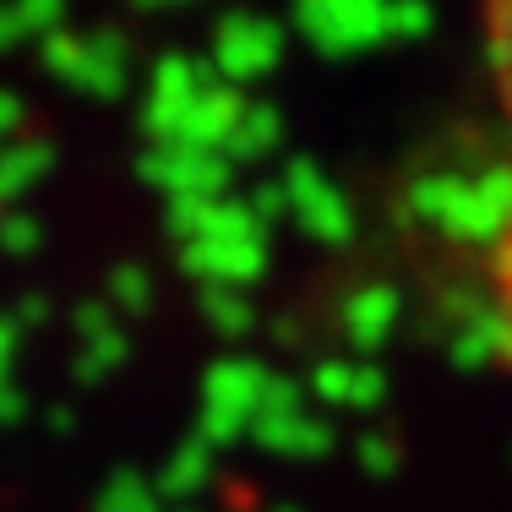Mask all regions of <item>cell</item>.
Masks as SVG:
<instances>
[{"label":"cell","instance_id":"6da1fadb","mask_svg":"<svg viewBox=\"0 0 512 512\" xmlns=\"http://www.w3.org/2000/svg\"><path fill=\"white\" fill-rule=\"evenodd\" d=\"M485 28V66L496 82V104L507 120V175H502V197H496V218L485 229V311H491V333L496 349L512 360V0L491 6L480 17Z\"/></svg>","mask_w":512,"mask_h":512}]
</instances>
